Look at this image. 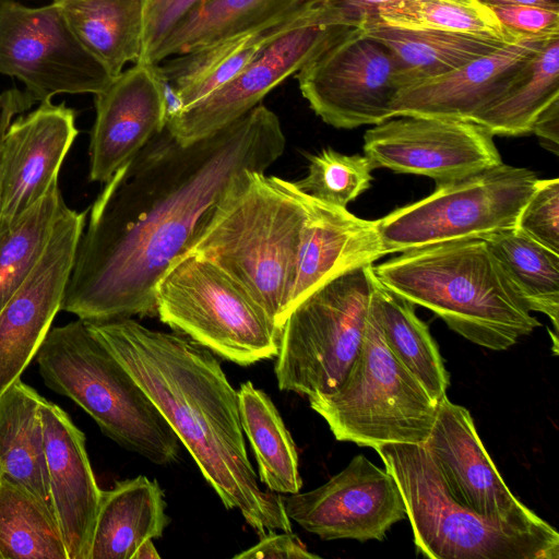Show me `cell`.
<instances>
[{"instance_id":"cell-1","label":"cell","mask_w":559,"mask_h":559,"mask_svg":"<svg viewBox=\"0 0 559 559\" xmlns=\"http://www.w3.org/2000/svg\"><path fill=\"white\" fill-rule=\"evenodd\" d=\"M262 103L190 144L166 129L105 182L78 243L61 310L83 321L156 313V286L190 247L235 178L284 153Z\"/></svg>"},{"instance_id":"cell-2","label":"cell","mask_w":559,"mask_h":559,"mask_svg":"<svg viewBox=\"0 0 559 559\" xmlns=\"http://www.w3.org/2000/svg\"><path fill=\"white\" fill-rule=\"evenodd\" d=\"M151 399L227 510L260 536L293 532L282 496L263 490L246 449L238 393L207 348L134 319L84 321Z\"/></svg>"},{"instance_id":"cell-3","label":"cell","mask_w":559,"mask_h":559,"mask_svg":"<svg viewBox=\"0 0 559 559\" xmlns=\"http://www.w3.org/2000/svg\"><path fill=\"white\" fill-rule=\"evenodd\" d=\"M306 217V193L293 181L245 169L183 254L206 259L222 269L281 332Z\"/></svg>"},{"instance_id":"cell-4","label":"cell","mask_w":559,"mask_h":559,"mask_svg":"<svg viewBox=\"0 0 559 559\" xmlns=\"http://www.w3.org/2000/svg\"><path fill=\"white\" fill-rule=\"evenodd\" d=\"M372 270L388 289L481 347L506 350L540 326L483 238L401 252Z\"/></svg>"},{"instance_id":"cell-5","label":"cell","mask_w":559,"mask_h":559,"mask_svg":"<svg viewBox=\"0 0 559 559\" xmlns=\"http://www.w3.org/2000/svg\"><path fill=\"white\" fill-rule=\"evenodd\" d=\"M35 358L45 385L72 400L118 445L156 465L178 460L176 433L83 320L51 326Z\"/></svg>"},{"instance_id":"cell-6","label":"cell","mask_w":559,"mask_h":559,"mask_svg":"<svg viewBox=\"0 0 559 559\" xmlns=\"http://www.w3.org/2000/svg\"><path fill=\"white\" fill-rule=\"evenodd\" d=\"M401 491L415 546L435 559H558L555 527H520L486 519L449 492L423 444L374 449Z\"/></svg>"},{"instance_id":"cell-7","label":"cell","mask_w":559,"mask_h":559,"mask_svg":"<svg viewBox=\"0 0 559 559\" xmlns=\"http://www.w3.org/2000/svg\"><path fill=\"white\" fill-rule=\"evenodd\" d=\"M308 400L336 440L372 449L424 444L438 406L389 349L371 307L360 350L341 385Z\"/></svg>"},{"instance_id":"cell-8","label":"cell","mask_w":559,"mask_h":559,"mask_svg":"<svg viewBox=\"0 0 559 559\" xmlns=\"http://www.w3.org/2000/svg\"><path fill=\"white\" fill-rule=\"evenodd\" d=\"M372 265L347 271L313 290L286 317L274 372L281 391H335L354 364L372 299Z\"/></svg>"},{"instance_id":"cell-9","label":"cell","mask_w":559,"mask_h":559,"mask_svg":"<svg viewBox=\"0 0 559 559\" xmlns=\"http://www.w3.org/2000/svg\"><path fill=\"white\" fill-rule=\"evenodd\" d=\"M159 320L240 366L276 357L281 332L262 307L206 259L183 254L156 286Z\"/></svg>"},{"instance_id":"cell-10","label":"cell","mask_w":559,"mask_h":559,"mask_svg":"<svg viewBox=\"0 0 559 559\" xmlns=\"http://www.w3.org/2000/svg\"><path fill=\"white\" fill-rule=\"evenodd\" d=\"M527 168L501 163L436 183L428 197L377 219L386 254L469 238L516 226L537 183Z\"/></svg>"},{"instance_id":"cell-11","label":"cell","mask_w":559,"mask_h":559,"mask_svg":"<svg viewBox=\"0 0 559 559\" xmlns=\"http://www.w3.org/2000/svg\"><path fill=\"white\" fill-rule=\"evenodd\" d=\"M0 74L16 78L36 102L98 94L114 79L81 44L59 8L0 0Z\"/></svg>"},{"instance_id":"cell-12","label":"cell","mask_w":559,"mask_h":559,"mask_svg":"<svg viewBox=\"0 0 559 559\" xmlns=\"http://www.w3.org/2000/svg\"><path fill=\"white\" fill-rule=\"evenodd\" d=\"M296 74L310 108L338 129L390 119L400 91L391 52L359 27L349 28Z\"/></svg>"},{"instance_id":"cell-13","label":"cell","mask_w":559,"mask_h":559,"mask_svg":"<svg viewBox=\"0 0 559 559\" xmlns=\"http://www.w3.org/2000/svg\"><path fill=\"white\" fill-rule=\"evenodd\" d=\"M349 28L325 2L308 21L270 43L228 83L169 119L166 129L181 144L223 129L261 104L269 92Z\"/></svg>"},{"instance_id":"cell-14","label":"cell","mask_w":559,"mask_h":559,"mask_svg":"<svg viewBox=\"0 0 559 559\" xmlns=\"http://www.w3.org/2000/svg\"><path fill=\"white\" fill-rule=\"evenodd\" d=\"M365 155L376 168L452 181L502 163L492 135L468 120L395 116L368 129Z\"/></svg>"},{"instance_id":"cell-15","label":"cell","mask_w":559,"mask_h":559,"mask_svg":"<svg viewBox=\"0 0 559 559\" xmlns=\"http://www.w3.org/2000/svg\"><path fill=\"white\" fill-rule=\"evenodd\" d=\"M282 499L290 521L323 540H383L389 528L406 518L392 475L362 454L322 486Z\"/></svg>"},{"instance_id":"cell-16","label":"cell","mask_w":559,"mask_h":559,"mask_svg":"<svg viewBox=\"0 0 559 559\" xmlns=\"http://www.w3.org/2000/svg\"><path fill=\"white\" fill-rule=\"evenodd\" d=\"M87 211L67 209L28 276L0 310V395L36 357L62 300Z\"/></svg>"},{"instance_id":"cell-17","label":"cell","mask_w":559,"mask_h":559,"mask_svg":"<svg viewBox=\"0 0 559 559\" xmlns=\"http://www.w3.org/2000/svg\"><path fill=\"white\" fill-rule=\"evenodd\" d=\"M429 452L450 495L479 515L520 527L548 530V522L509 489L476 430L471 413L443 395L428 439Z\"/></svg>"},{"instance_id":"cell-18","label":"cell","mask_w":559,"mask_h":559,"mask_svg":"<svg viewBox=\"0 0 559 559\" xmlns=\"http://www.w3.org/2000/svg\"><path fill=\"white\" fill-rule=\"evenodd\" d=\"M76 112L51 100L14 119L4 135L0 175V233L56 183L79 134Z\"/></svg>"},{"instance_id":"cell-19","label":"cell","mask_w":559,"mask_h":559,"mask_svg":"<svg viewBox=\"0 0 559 559\" xmlns=\"http://www.w3.org/2000/svg\"><path fill=\"white\" fill-rule=\"evenodd\" d=\"M90 139V180L106 182L167 123L154 64L136 62L95 95Z\"/></svg>"},{"instance_id":"cell-20","label":"cell","mask_w":559,"mask_h":559,"mask_svg":"<svg viewBox=\"0 0 559 559\" xmlns=\"http://www.w3.org/2000/svg\"><path fill=\"white\" fill-rule=\"evenodd\" d=\"M39 412L50 502L68 559H88L103 490L93 473L85 435L45 397Z\"/></svg>"},{"instance_id":"cell-21","label":"cell","mask_w":559,"mask_h":559,"mask_svg":"<svg viewBox=\"0 0 559 559\" xmlns=\"http://www.w3.org/2000/svg\"><path fill=\"white\" fill-rule=\"evenodd\" d=\"M547 39L523 37L507 43L453 71L400 90L391 106V118L424 116L472 121L502 95Z\"/></svg>"},{"instance_id":"cell-22","label":"cell","mask_w":559,"mask_h":559,"mask_svg":"<svg viewBox=\"0 0 559 559\" xmlns=\"http://www.w3.org/2000/svg\"><path fill=\"white\" fill-rule=\"evenodd\" d=\"M306 205L287 316L328 281L386 255L377 221L357 217L346 207L309 194Z\"/></svg>"},{"instance_id":"cell-23","label":"cell","mask_w":559,"mask_h":559,"mask_svg":"<svg viewBox=\"0 0 559 559\" xmlns=\"http://www.w3.org/2000/svg\"><path fill=\"white\" fill-rule=\"evenodd\" d=\"M329 0H202L169 31L148 64L302 15Z\"/></svg>"},{"instance_id":"cell-24","label":"cell","mask_w":559,"mask_h":559,"mask_svg":"<svg viewBox=\"0 0 559 559\" xmlns=\"http://www.w3.org/2000/svg\"><path fill=\"white\" fill-rule=\"evenodd\" d=\"M170 520L164 491L144 475L102 491L88 559H132L146 539L158 538Z\"/></svg>"},{"instance_id":"cell-25","label":"cell","mask_w":559,"mask_h":559,"mask_svg":"<svg viewBox=\"0 0 559 559\" xmlns=\"http://www.w3.org/2000/svg\"><path fill=\"white\" fill-rule=\"evenodd\" d=\"M320 7L262 31L169 57L156 63V69L174 87L185 110L233 80L270 43L308 21Z\"/></svg>"},{"instance_id":"cell-26","label":"cell","mask_w":559,"mask_h":559,"mask_svg":"<svg viewBox=\"0 0 559 559\" xmlns=\"http://www.w3.org/2000/svg\"><path fill=\"white\" fill-rule=\"evenodd\" d=\"M359 28L391 52L400 90L445 74L512 43L490 36L393 27L372 20Z\"/></svg>"},{"instance_id":"cell-27","label":"cell","mask_w":559,"mask_h":559,"mask_svg":"<svg viewBox=\"0 0 559 559\" xmlns=\"http://www.w3.org/2000/svg\"><path fill=\"white\" fill-rule=\"evenodd\" d=\"M81 44L115 78L143 48V0H53Z\"/></svg>"},{"instance_id":"cell-28","label":"cell","mask_w":559,"mask_h":559,"mask_svg":"<svg viewBox=\"0 0 559 559\" xmlns=\"http://www.w3.org/2000/svg\"><path fill=\"white\" fill-rule=\"evenodd\" d=\"M41 399L21 379L0 395V476L51 507L39 412Z\"/></svg>"},{"instance_id":"cell-29","label":"cell","mask_w":559,"mask_h":559,"mask_svg":"<svg viewBox=\"0 0 559 559\" xmlns=\"http://www.w3.org/2000/svg\"><path fill=\"white\" fill-rule=\"evenodd\" d=\"M370 307L389 349L438 403L447 394L450 376L428 325L416 316L415 305L383 286L372 270Z\"/></svg>"},{"instance_id":"cell-30","label":"cell","mask_w":559,"mask_h":559,"mask_svg":"<svg viewBox=\"0 0 559 559\" xmlns=\"http://www.w3.org/2000/svg\"><path fill=\"white\" fill-rule=\"evenodd\" d=\"M237 393L240 423L258 463L259 480L280 495L299 492L298 453L274 403L251 381L243 382Z\"/></svg>"},{"instance_id":"cell-31","label":"cell","mask_w":559,"mask_h":559,"mask_svg":"<svg viewBox=\"0 0 559 559\" xmlns=\"http://www.w3.org/2000/svg\"><path fill=\"white\" fill-rule=\"evenodd\" d=\"M559 98V36L548 38L509 87L473 122L492 136L531 132L537 116Z\"/></svg>"},{"instance_id":"cell-32","label":"cell","mask_w":559,"mask_h":559,"mask_svg":"<svg viewBox=\"0 0 559 559\" xmlns=\"http://www.w3.org/2000/svg\"><path fill=\"white\" fill-rule=\"evenodd\" d=\"M483 239L525 307L547 316L558 335L559 253L515 227Z\"/></svg>"},{"instance_id":"cell-33","label":"cell","mask_w":559,"mask_h":559,"mask_svg":"<svg viewBox=\"0 0 559 559\" xmlns=\"http://www.w3.org/2000/svg\"><path fill=\"white\" fill-rule=\"evenodd\" d=\"M0 559H68L51 507L1 476Z\"/></svg>"},{"instance_id":"cell-34","label":"cell","mask_w":559,"mask_h":559,"mask_svg":"<svg viewBox=\"0 0 559 559\" xmlns=\"http://www.w3.org/2000/svg\"><path fill=\"white\" fill-rule=\"evenodd\" d=\"M367 20L408 29L464 33L511 41L523 38L506 32L493 11L480 0H388L378 4Z\"/></svg>"},{"instance_id":"cell-35","label":"cell","mask_w":559,"mask_h":559,"mask_svg":"<svg viewBox=\"0 0 559 559\" xmlns=\"http://www.w3.org/2000/svg\"><path fill=\"white\" fill-rule=\"evenodd\" d=\"M67 209L56 183L12 226L0 233V310L43 255Z\"/></svg>"},{"instance_id":"cell-36","label":"cell","mask_w":559,"mask_h":559,"mask_svg":"<svg viewBox=\"0 0 559 559\" xmlns=\"http://www.w3.org/2000/svg\"><path fill=\"white\" fill-rule=\"evenodd\" d=\"M376 168L366 155H345L324 148L309 157L308 174L296 187L318 200L346 207L366 191Z\"/></svg>"},{"instance_id":"cell-37","label":"cell","mask_w":559,"mask_h":559,"mask_svg":"<svg viewBox=\"0 0 559 559\" xmlns=\"http://www.w3.org/2000/svg\"><path fill=\"white\" fill-rule=\"evenodd\" d=\"M526 236L559 253V179H538L516 226Z\"/></svg>"},{"instance_id":"cell-38","label":"cell","mask_w":559,"mask_h":559,"mask_svg":"<svg viewBox=\"0 0 559 559\" xmlns=\"http://www.w3.org/2000/svg\"><path fill=\"white\" fill-rule=\"evenodd\" d=\"M502 28L519 37L559 36V11L536 5H496L490 8Z\"/></svg>"},{"instance_id":"cell-39","label":"cell","mask_w":559,"mask_h":559,"mask_svg":"<svg viewBox=\"0 0 559 559\" xmlns=\"http://www.w3.org/2000/svg\"><path fill=\"white\" fill-rule=\"evenodd\" d=\"M200 1L202 0H143V48L138 62L148 64L169 31Z\"/></svg>"},{"instance_id":"cell-40","label":"cell","mask_w":559,"mask_h":559,"mask_svg":"<svg viewBox=\"0 0 559 559\" xmlns=\"http://www.w3.org/2000/svg\"><path fill=\"white\" fill-rule=\"evenodd\" d=\"M236 559H319L293 532H269L254 546L234 556Z\"/></svg>"},{"instance_id":"cell-41","label":"cell","mask_w":559,"mask_h":559,"mask_svg":"<svg viewBox=\"0 0 559 559\" xmlns=\"http://www.w3.org/2000/svg\"><path fill=\"white\" fill-rule=\"evenodd\" d=\"M35 103L36 99L25 90L10 88L0 93V175L2 145L7 130L17 115L28 110Z\"/></svg>"},{"instance_id":"cell-42","label":"cell","mask_w":559,"mask_h":559,"mask_svg":"<svg viewBox=\"0 0 559 559\" xmlns=\"http://www.w3.org/2000/svg\"><path fill=\"white\" fill-rule=\"evenodd\" d=\"M531 132L548 151L558 154L559 146V98L549 104L533 122Z\"/></svg>"},{"instance_id":"cell-43","label":"cell","mask_w":559,"mask_h":559,"mask_svg":"<svg viewBox=\"0 0 559 559\" xmlns=\"http://www.w3.org/2000/svg\"><path fill=\"white\" fill-rule=\"evenodd\" d=\"M384 1L388 0H329L328 3L346 25L359 27Z\"/></svg>"},{"instance_id":"cell-44","label":"cell","mask_w":559,"mask_h":559,"mask_svg":"<svg viewBox=\"0 0 559 559\" xmlns=\"http://www.w3.org/2000/svg\"><path fill=\"white\" fill-rule=\"evenodd\" d=\"M487 7H496V5H510V4H520V5H536L542 8H547L551 10L559 11V0H480Z\"/></svg>"},{"instance_id":"cell-45","label":"cell","mask_w":559,"mask_h":559,"mask_svg":"<svg viewBox=\"0 0 559 559\" xmlns=\"http://www.w3.org/2000/svg\"><path fill=\"white\" fill-rule=\"evenodd\" d=\"M160 555L157 552L153 539H146L139 545L132 559H159Z\"/></svg>"}]
</instances>
